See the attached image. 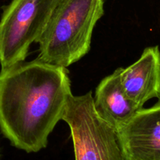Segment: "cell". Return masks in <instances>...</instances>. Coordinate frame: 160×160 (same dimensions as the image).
Returning a JSON list of instances; mask_svg holds the SVG:
<instances>
[{
	"label": "cell",
	"instance_id": "6da1fadb",
	"mask_svg": "<svg viewBox=\"0 0 160 160\" xmlns=\"http://www.w3.org/2000/svg\"><path fill=\"white\" fill-rule=\"evenodd\" d=\"M69 70L36 59L1 69L0 131L26 152L46 148L71 92Z\"/></svg>",
	"mask_w": 160,
	"mask_h": 160
},
{
	"label": "cell",
	"instance_id": "7a4b0ae2",
	"mask_svg": "<svg viewBox=\"0 0 160 160\" xmlns=\"http://www.w3.org/2000/svg\"><path fill=\"white\" fill-rule=\"evenodd\" d=\"M104 4L105 0H58L39 40L37 59L67 68L87 55Z\"/></svg>",
	"mask_w": 160,
	"mask_h": 160
},
{
	"label": "cell",
	"instance_id": "3957f363",
	"mask_svg": "<svg viewBox=\"0 0 160 160\" xmlns=\"http://www.w3.org/2000/svg\"><path fill=\"white\" fill-rule=\"evenodd\" d=\"M62 120L70 127L75 160H126L118 131L97 113L92 92L72 95Z\"/></svg>",
	"mask_w": 160,
	"mask_h": 160
},
{
	"label": "cell",
	"instance_id": "277c9868",
	"mask_svg": "<svg viewBox=\"0 0 160 160\" xmlns=\"http://www.w3.org/2000/svg\"><path fill=\"white\" fill-rule=\"evenodd\" d=\"M58 0H12L0 19L1 69L23 62L38 43Z\"/></svg>",
	"mask_w": 160,
	"mask_h": 160
},
{
	"label": "cell",
	"instance_id": "5b68a950",
	"mask_svg": "<svg viewBox=\"0 0 160 160\" xmlns=\"http://www.w3.org/2000/svg\"><path fill=\"white\" fill-rule=\"evenodd\" d=\"M118 131L126 160H160V98L142 108Z\"/></svg>",
	"mask_w": 160,
	"mask_h": 160
},
{
	"label": "cell",
	"instance_id": "8992f818",
	"mask_svg": "<svg viewBox=\"0 0 160 160\" xmlns=\"http://www.w3.org/2000/svg\"><path fill=\"white\" fill-rule=\"evenodd\" d=\"M120 81L128 96L140 109L152 98H160V50L145 48L141 57L127 68L120 67Z\"/></svg>",
	"mask_w": 160,
	"mask_h": 160
},
{
	"label": "cell",
	"instance_id": "52a82bcc",
	"mask_svg": "<svg viewBox=\"0 0 160 160\" xmlns=\"http://www.w3.org/2000/svg\"><path fill=\"white\" fill-rule=\"evenodd\" d=\"M97 113L119 131L140 109L128 96L120 81V67L101 81L93 97Z\"/></svg>",
	"mask_w": 160,
	"mask_h": 160
}]
</instances>
